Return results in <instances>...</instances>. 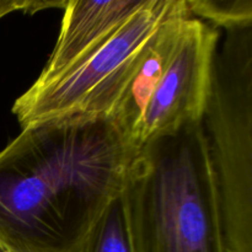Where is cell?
<instances>
[{
  "label": "cell",
  "mask_w": 252,
  "mask_h": 252,
  "mask_svg": "<svg viewBox=\"0 0 252 252\" xmlns=\"http://www.w3.org/2000/svg\"><path fill=\"white\" fill-rule=\"evenodd\" d=\"M219 30L202 20L184 21L179 42L164 75L145 106L135 145L202 123L213 76Z\"/></svg>",
  "instance_id": "5"
},
{
  "label": "cell",
  "mask_w": 252,
  "mask_h": 252,
  "mask_svg": "<svg viewBox=\"0 0 252 252\" xmlns=\"http://www.w3.org/2000/svg\"><path fill=\"white\" fill-rule=\"evenodd\" d=\"M150 0H70L53 52L33 85L53 80L117 31Z\"/></svg>",
  "instance_id": "6"
},
{
  "label": "cell",
  "mask_w": 252,
  "mask_h": 252,
  "mask_svg": "<svg viewBox=\"0 0 252 252\" xmlns=\"http://www.w3.org/2000/svg\"><path fill=\"white\" fill-rule=\"evenodd\" d=\"M138 149L107 116L31 123L0 150V252H81Z\"/></svg>",
  "instance_id": "1"
},
{
  "label": "cell",
  "mask_w": 252,
  "mask_h": 252,
  "mask_svg": "<svg viewBox=\"0 0 252 252\" xmlns=\"http://www.w3.org/2000/svg\"><path fill=\"white\" fill-rule=\"evenodd\" d=\"M81 252H130L121 197L108 207Z\"/></svg>",
  "instance_id": "9"
},
{
  "label": "cell",
  "mask_w": 252,
  "mask_h": 252,
  "mask_svg": "<svg viewBox=\"0 0 252 252\" xmlns=\"http://www.w3.org/2000/svg\"><path fill=\"white\" fill-rule=\"evenodd\" d=\"M65 1H31V0H0V19L14 11L36 12L46 7H62Z\"/></svg>",
  "instance_id": "10"
},
{
  "label": "cell",
  "mask_w": 252,
  "mask_h": 252,
  "mask_svg": "<svg viewBox=\"0 0 252 252\" xmlns=\"http://www.w3.org/2000/svg\"><path fill=\"white\" fill-rule=\"evenodd\" d=\"M176 17H191L186 0H150L68 70L22 94L12 106L20 126L71 115L110 117L150 39L165 22Z\"/></svg>",
  "instance_id": "4"
},
{
  "label": "cell",
  "mask_w": 252,
  "mask_h": 252,
  "mask_svg": "<svg viewBox=\"0 0 252 252\" xmlns=\"http://www.w3.org/2000/svg\"><path fill=\"white\" fill-rule=\"evenodd\" d=\"M176 17L165 22L148 44L142 62L110 117L135 145L138 128L153 90L164 75L179 42L184 21ZM137 147V145H135Z\"/></svg>",
  "instance_id": "7"
},
{
  "label": "cell",
  "mask_w": 252,
  "mask_h": 252,
  "mask_svg": "<svg viewBox=\"0 0 252 252\" xmlns=\"http://www.w3.org/2000/svg\"><path fill=\"white\" fill-rule=\"evenodd\" d=\"M121 203L130 252H228L202 123L143 145Z\"/></svg>",
  "instance_id": "2"
},
{
  "label": "cell",
  "mask_w": 252,
  "mask_h": 252,
  "mask_svg": "<svg viewBox=\"0 0 252 252\" xmlns=\"http://www.w3.org/2000/svg\"><path fill=\"white\" fill-rule=\"evenodd\" d=\"M228 252H252V26L225 31L203 120Z\"/></svg>",
  "instance_id": "3"
},
{
  "label": "cell",
  "mask_w": 252,
  "mask_h": 252,
  "mask_svg": "<svg viewBox=\"0 0 252 252\" xmlns=\"http://www.w3.org/2000/svg\"><path fill=\"white\" fill-rule=\"evenodd\" d=\"M189 15L224 31L252 26V0H186Z\"/></svg>",
  "instance_id": "8"
}]
</instances>
